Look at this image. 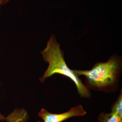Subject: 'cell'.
<instances>
[{
	"label": "cell",
	"instance_id": "cell-1",
	"mask_svg": "<svg viewBox=\"0 0 122 122\" xmlns=\"http://www.w3.org/2000/svg\"><path fill=\"white\" fill-rule=\"evenodd\" d=\"M44 61L48 63V67L39 80L44 82L47 78L55 74L62 75L70 79L75 85L79 95L82 98H89L92 96L90 91L81 80L79 78L73 70L67 65L63 51L60 44L57 42L55 36L52 35L48 40L47 46L41 52Z\"/></svg>",
	"mask_w": 122,
	"mask_h": 122
},
{
	"label": "cell",
	"instance_id": "cell-2",
	"mask_svg": "<svg viewBox=\"0 0 122 122\" xmlns=\"http://www.w3.org/2000/svg\"><path fill=\"white\" fill-rule=\"evenodd\" d=\"M121 68V59L113 55L105 62L96 63L90 70H73L77 76L85 77V86L89 90L111 92L117 87Z\"/></svg>",
	"mask_w": 122,
	"mask_h": 122
},
{
	"label": "cell",
	"instance_id": "cell-3",
	"mask_svg": "<svg viewBox=\"0 0 122 122\" xmlns=\"http://www.w3.org/2000/svg\"><path fill=\"white\" fill-rule=\"evenodd\" d=\"M86 113L83 106L79 105L72 107L66 112L61 113H50L45 109H42L39 112L38 115L44 122H62L70 118L83 116Z\"/></svg>",
	"mask_w": 122,
	"mask_h": 122
},
{
	"label": "cell",
	"instance_id": "cell-4",
	"mask_svg": "<svg viewBox=\"0 0 122 122\" xmlns=\"http://www.w3.org/2000/svg\"><path fill=\"white\" fill-rule=\"evenodd\" d=\"M29 115L25 109H15L6 118V122H26Z\"/></svg>",
	"mask_w": 122,
	"mask_h": 122
},
{
	"label": "cell",
	"instance_id": "cell-5",
	"mask_svg": "<svg viewBox=\"0 0 122 122\" xmlns=\"http://www.w3.org/2000/svg\"><path fill=\"white\" fill-rule=\"evenodd\" d=\"M97 122H122V118L112 113L102 112L99 115Z\"/></svg>",
	"mask_w": 122,
	"mask_h": 122
},
{
	"label": "cell",
	"instance_id": "cell-6",
	"mask_svg": "<svg viewBox=\"0 0 122 122\" xmlns=\"http://www.w3.org/2000/svg\"><path fill=\"white\" fill-rule=\"evenodd\" d=\"M111 113L119 118H122V94L120 92L118 98L114 102L111 108Z\"/></svg>",
	"mask_w": 122,
	"mask_h": 122
},
{
	"label": "cell",
	"instance_id": "cell-7",
	"mask_svg": "<svg viewBox=\"0 0 122 122\" xmlns=\"http://www.w3.org/2000/svg\"><path fill=\"white\" fill-rule=\"evenodd\" d=\"M10 0H0V6L7 4Z\"/></svg>",
	"mask_w": 122,
	"mask_h": 122
},
{
	"label": "cell",
	"instance_id": "cell-8",
	"mask_svg": "<svg viewBox=\"0 0 122 122\" xmlns=\"http://www.w3.org/2000/svg\"><path fill=\"white\" fill-rule=\"evenodd\" d=\"M4 120H6V118L2 114L0 113V121H4Z\"/></svg>",
	"mask_w": 122,
	"mask_h": 122
},
{
	"label": "cell",
	"instance_id": "cell-9",
	"mask_svg": "<svg viewBox=\"0 0 122 122\" xmlns=\"http://www.w3.org/2000/svg\"></svg>",
	"mask_w": 122,
	"mask_h": 122
},
{
	"label": "cell",
	"instance_id": "cell-10",
	"mask_svg": "<svg viewBox=\"0 0 122 122\" xmlns=\"http://www.w3.org/2000/svg\"></svg>",
	"mask_w": 122,
	"mask_h": 122
}]
</instances>
